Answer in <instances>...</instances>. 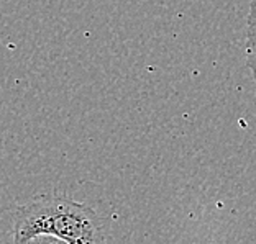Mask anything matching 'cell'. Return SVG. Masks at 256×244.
<instances>
[{"mask_svg": "<svg viewBox=\"0 0 256 244\" xmlns=\"http://www.w3.org/2000/svg\"><path fill=\"white\" fill-rule=\"evenodd\" d=\"M246 67L254 82V95H256V0L250 2L248 16H246Z\"/></svg>", "mask_w": 256, "mask_h": 244, "instance_id": "cell-2", "label": "cell"}, {"mask_svg": "<svg viewBox=\"0 0 256 244\" xmlns=\"http://www.w3.org/2000/svg\"><path fill=\"white\" fill-rule=\"evenodd\" d=\"M26 244H68L61 240H58L54 236H50V235H42V236H36L30 240Z\"/></svg>", "mask_w": 256, "mask_h": 244, "instance_id": "cell-3", "label": "cell"}, {"mask_svg": "<svg viewBox=\"0 0 256 244\" xmlns=\"http://www.w3.org/2000/svg\"><path fill=\"white\" fill-rule=\"evenodd\" d=\"M42 235L68 244H106L98 215L89 205L61 195H38L16 208L14 244H26Z\"/></svg>", "mask_w": 256, "mask_h": 244, "instance_id": "cell-1", "label": "cell"}]
</instances>
